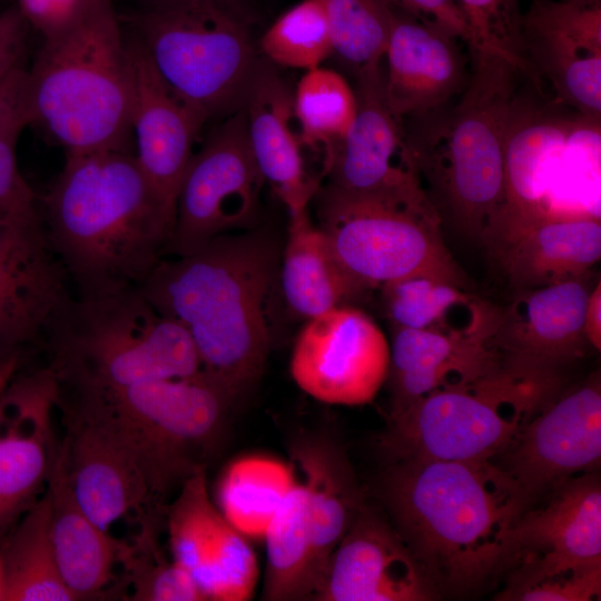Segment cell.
<instances>
[{"mask_svg": "<svg viewBox=\"0 0 601 601\" xmlns=\"http://www.w3.org/2000/svg\"><path fill=\"white\" fill-rule=\"evenodd\" d=\"M377 493L439 597L471 594L504 570L512 531L531 506L491 461L387 462Z\"/></svg>", "mask_w": 601, "mask_h": 601, "instance_id": "1", "label": "cell"}, {"mask_svg": "<svg viewBox=\"0 0 601 601\" xmlns=\"http://www.w3.org/2000/svg\"><path fill=\"white\" fill-rule=\"evenodd\" d=\"M280 252L264 229L221 235L190 255L161 258L140 287L185 327L200 368L237 401L259 381L273 346Z\"/></svg>", "mask_w": 601, "mask_h": 601, "instance_id": "2", "label": "cell"}, {"mask_svg": "<svg viewBox=\"0 0 601 601\" xmlns=\"http://www.w3.org/2000/svg\"><path fill=\"white\" fill-rule=\"evenodd\" d=\"M39 214L78 296L140 288L175 224V209L124 150L67 155Z\"/></svg>", "mask_w": 601, "mask_h": 601, "instance_id": "3", "label": "cell"}, {"mask_svg": "<svg viewBox=\"0 0 601 601\" xmlns=\"http://www.w3.org/2000/svg\"><path fill=\"white\" fill-rule=\"evenodd\" d=\"M472 53L473 72L456 102L408 119L405 131L441 219L484 243L505 208L504 142L523 71L497 52Z\"/></svg>", "mask_w": 601, "mask_h": 601, "instance_id": "4", "label": "cell"}, {"mask_svg": "<svg viewBox=\"0 0 601 601\" xmlns=\"http://www.w3.org/2000/svg\"><path fill=\"white\" fill-rule=\"evenodd\" d=\"M42 38L27 69L31 124L67 155L128 151L130 56L112 0H82L69 21Z\"/></svg>", "mask_w": 601, "mask_h": 601, "instance_id": "5", "label": "cell"}, {"mask_svg": "<svg viewBox=\"0 0 601 601\" xmlns=\"http://www.w3.org/2000/svg\"><path fill=\"white\" fill-rule=\"evenodd\" d=\"M40 345L59 385L119 387L200 371L188 332L159 314L140 288L73 294Z\"/></svg>", "mask_w": 601, "mask_h": 601, "instance_id": "6", "label": "cell"}, {"mask_svg": "<svg viewBox=\"0 0 601 601\" xmlns=\"http://www.w3.org/2000/svg\"><path fill=\"white\" fill-rule=\"evenodd\" d=\"M560 385L558 370L506 358L496 371L434 391L390 417L378 447L387 462H492L558 396Z\"/></svg>", "mask_w": 601, "mask_h": 601, "instance_id": "7", "label": "cell"}, {"mask_svg": "<svg viewBox=\"0 0 601 601\" xmlns=\"http://www.w3.org/2000/svg\"><path fill=\"white\" fill-rule=\"evenodd\" d=\"M98 410L136 457L160 506L218 445L237 400L203 370L119 387L58 385Z\"/></svg>", "mask_w": 601, "mask_h": 601, "instance_id": "8", "label": "cell"}, {"mask_svg": "<svg viewBox=\"0 0 601 601\" xmlns=\"http://www.w3.org/2000/svg\"><path fill=\"white\" fill-rule=\"evenodd\" d=\"M155 68L206 121L243 108L259 62L236 0H161L131 18Z\"/></svg>", "mask_w": 601, "mask_h": 601, "instance_id": "9", "label": "cell"}, {"mask_svg": "<svg viewBox=\"0 0 601 601\" xmlns=\"http://www.w3.org/2000/svg\"><path fill=\"white\" fill-rule=\"evenodd\" d=\"M318 227L347 274L367 292L413 276L469 288L446 248L441 217L422 187L353 193L321 185Z\"/></svg>", "mask_w": 601, "mask_h": 601, "instance_id": "10", "label": "cell"}, {"mask_svg": "<svg viewBox=\"0 0 601 601\" xmlns=\"http://www.w3.org/2000/svg\"><path fill=\"white\" fill-rule=\"evenodd\" d=\"M264 184L243 107L224 117L193 154L177 193L165 257L187 256L218 236L255 228Z\"/></svg>", "mask_w": 601, "mask_h": 601, "instance_id": "11", "label": "cell"}, {"mask_svg": "<svg viewBox=\"0 0 601 601\" xmlns=\"http://www.w3.org/2000/svg\"><path fill=\"white\" fill-rule=\"evenodd\" d=\"M521 39L524 75L548 83L554 105L599 124L601 0H531Z\"/></svg>", "mask_w": 601, "mask_h": 601, "instance_id": "12", "label": "cell"}, {"mask_svg": "<svg viewBox=\"0 0 601 601\" xmlns=\"http://www.w3.org/2000/svg\"><path fill=\"white\" fill-rule=\"evenodd\" d=\"M390 344L377 324L354 305L306 321L290 357V374L313 398L333 405L372 402L387 380Z\"/></svg>", "mask_w": 601, "mask_h": 601, "instance_id": "13", "label": "cell"}, {"mask_svg": "<svg viewBox=\"0 0 601 601\" xmlns=\"http://www.w3.org/2000/svg\"><path fill=\"white\" fill-rule=\"evenodd\" d=\"M492 462L531 504L568 480L595 472L601 462L599 375L558 395Z\"/></svg>", "mask_w": 601, "mask_h": 601, "instance_id": "14", "label": "cell"}, {"mask_svg": "<svg viewBox=\"0 0 601 601\" xmlns=\"http://www.w3.org/2000/svg\"><path fill=\"white\" fill-rule=\"evenodd\" d=\"M67 433L59 444L72 493L98 525L109 530L131 512L159 505L129 447L108 420L85 400L57 391Z\"/></svg>", "mask_w": 601, "mask_h": 601, "instance_id": "15", "label": "cell"}, {"mask_svg": "<svg viewBox=\"0 0 601 601\" xmlns=\"http://www.w3.org/2000/svg\"><path fill=\"white\" fill-rule=\"evenodd\" d=\"M73 295L43 230L38 204L0 208V347L40 344Z\"/></svg>", "mask_w": 601, "mask_h": 601, "instance_id": "16", "label": "cell"}, {"mask_svg": "<svg viewBox=\"0 0 601 601\" xmlns=\"http://www.w3.org/2000/svg\"><path fill=\"white\" fill-rule=\"evenodd\" d=\"M57 384L47 367L8 385L0 406V542L41 496L58 444Z\"/></svg>", "mask_w": 601, "mask_h": 601, "instance_id": "17", "label": "cell"}, {"mask_svg": "<svg viewBox=\"0 0 601 601\" xmlns=\"http://www.w3.org/2000/svg\"><path fill=\"white\" fill-rule=\"evenodd\" d=\"M440 597L390 522L365 503L329 556L317 601H425Z\"/></svg>", "mask_w": 601, "mask_h": 601, "instance_id": "18", "label": "cell"}, {"mask_svg": "<svg viewBox=\"0 0 601 601\" xmlns=\"http://www.w3.org/2000/svg\"><path fill=\"white\" fill-rule=\"evenodd\" d=\"M355 79L356 114L325 165L327 184L353 193L422 187L404 121L387 105L381 67Z\"/></svg>", "mask_w": 601, "mask_h": 601, "instance_id": "19", "label": "cell"}, {"mask_svg": "<svg viewBox=\"0 0 601 601\" xmlns=\"http://www.w3.org/2000/svg\"><path fill=\"white\" fill-rule=\"evenodd\" d=\"M128 48L135 157L154 187L175 209L195 138L207 121L171 90L135 37L128 39Z\"/></svg>", "mask_w": 601, "mask_h": 601, "instance_id": "20", "label": "cell"}, {"mask_svg": "<svg viewBox=\"0 0 601 601\" xmlns=\"http://www.w3.org/2000/svg\"><path fill=\"white\" fill-rule=\"evenodd\" d=\"M516 289L584 278L601 256V224L591 214L501 221L485 243Z\"/></svg>", "mask_w": 601, "mask_h": 601, "instance_id": "21", "label": "cell"}, {"mask_svg": "<svg viewBox=\"0 0 601 601\" xmlns=\"http://www.w3.org/2000/svg\"><path fill=\"white\" fill-rule=\"evenodd\" d=\"M589 294L584 278L516 289L499 311L491 345L511 361L558 370L590 345L584 334Z\"/></svg>", "mask_w": 601, "mask_h": 601, "instance_id": "22", "label": "cell"}, {"mask_svg": "<svg viewBox=\"0 0 601 601\" xmlns=\"http://www.w3.org/2000/svg\"><path fill=\"white\" fill-rule=\"evenodd\" d=\"M544 508L515 524L505 569L531 562L550 569L601 566V484L595 472L556 487Z\"/></svg>", "mask_w": 601, "mask_h": 601, "instance_id": "23", "label": "cell"}, {"mask_svg": "<svg viewBox=\"0 0 601 601\" xmlns=\"http://www.w3.org/2000/svg\"><path fill=\"white\" fill-rule=\"evenodd\" d=\"M457 38L394 10L384 58V91L400 119L435 111L464 89L467 79Z\"/></svg>", "mask_w": 601, "mask_h": 601, "instance_id": "24", "label": "cell"}, {"mask_svg": "<svg viewBox=\"0 0 601 601\" xmlns=\"http://www.w3.org/2000/svg\"><path fill=\"white\" fill-rule=\"evenodd\" d=\"M243 107L250 148L265 183L288 214L307 209L321 183L306 170L293 92L268 60H259Z\"/></svg>", "mask_w": 601, "mask_h": 601, "instance_id": "25", "label": "cell"}, {"mask_svg": "<svg viewBox=\"0 0 601 601\" xmlns=\"http://www.w3.org/2000/svg\"><path fill=\"white\" fill-rule=\"evenodd\" d=\"M505 359L487 337L394 327L386 380L390 417L434 391L474 382Z\"/></svg>", "mask_w": 601, "mask_h": 601, "instance_id": "26", "label": "cell"}, {"mask_svg": "<svg viewBox=\"0 0 601 601\" xmlns=\"http://www.w3.org/2000/svg\"><path fill=\"white\" fill-rule=\"evenodd\" d=\"M573 128L551 104L542 107L519 93L504 142L505 208L499 223L548 215L543 198Z\"/></svg>", "mask_w": 601, "mask_h": 601, "instance_id": "27", "label": "cell"}, {"mask_svg": "<svg viewBox=\"0 0 601 601\" xmlns=\"http://www.w3.org/2000/svg\"><path fill=\"white\" fill-rule=\"evenodd\" d=\"M290 455L303 473L317 592L331 554L364 501L345 450L334 436L302 434L292 441Z\"/></svg>", "mask_w": 601, "mask_h": 601, "instance_id": "28", "label": "cell"}, {"mask_svg": "<svg viewBox=\"0 0 601 601\" xmlns=\"http://www.w3.org/2000/svg\"><path fill=\"white\" fill-rule=\"evenodd\" d=\"M46 491L50 532L61 577L76 600L101 594L119 562L121 542L98 525L77 502L57 446Z\"/></svg>", "mask_w": 601, "mask_h": 601, "instance_id": "29", "label": "cell"}, {"mask_svg": "<svg viewBox=\"0 0 601 601\" xmlns=\"http://www.w3.org/2000/svg\"><path fill=\"white\" fill-rule=\"evenodd\" d=\"M279 290L287 309L305 321L354 305L367 292L343 268L307 209L289 214L287 240L280 252Z\"/></svg>", "mask_w": 601, "mask_h": 601, "instance_id": "30", "label": "cell"}, {"mask_svg": "<svg viewBox=\"0 0 601 601\" xmlns=\"http://www.w3.org/2000/svg\"><path fill=\"white\" fill-rule=\"evenodd\" d=\"M384 311L393 328L432 329L491 339L499 307L454 284L413 276L381 287Z\"/></svg>", "mask_w": 601, "mask_h": 601, "instance_id": "31", "label": "cell"}, {"mask_svg": "<svg viewBox=\"0 0 601 601\" xmlns=\"http://www.w3.org/2000/svg\"><path fill=\"white\" fill-rule=\"evenodd\" d=\"M2 601H72L56 559L45 489L0 542Z\"/></svg>", "mask_w": 601, "mask_h": 601, "instance_id": "32", "label": "cell"}, {"mask_svg": "<svg viewBox=\"0 0 601 601\" xmlns=\"http://www.w3.org/2000/svg\"><path fill=\"white\" fill-rule=\"evenodd\" d=\"M263 538L267 561L262 599L313 600L317 590V575L307 496L302 483L294 482Z\"/></svg>", "mask_w": 601, "mask_h": 601, "instance_id": "33", "label": "cell"}, {"mask_svg": "<svg viewBox=\"0 0 601 601\" xmlns=\"http://www.w3.org/2000/svg\"><path fill=\"white\" fill-rule=\"evenodd\" d=\"M294 482L290 469L277 460L243 457L221 474L217 508L243 535L263 536Z\"/></svg>", "mask_w": 601, "mask_h": 601, "instance_id": "34", "label": "cell"}, {"mask_svg": "<svg viewBox=\"0 0 601 601\" xmlns=\"http://www.w3.org/2000/svg\"><path fill=\"white\" fill-rule=\"evenodd\" d=\"M294 114L304 148L324 154L344 138L356 114V95L347 80L332 69L307 70L293 92Z\"/></svg>", "mask_w": 601, "mask_h": 601, "instance_id": "35", "label": "cell"}, {"mask_svg": "<svg viewBox=\"0 0 601 601\" xmlns=\"http://www.w3.org/2000/svg\"><path fill=\"white\" fill-rule=\"evenodd\" d=\"M329 28L333 55L356 78L380 68L394 19L385 0H318Z\"/></svg>", "mask_w": 601, "mask_h": 601, "instance_id": "36", "label": "cell"}, {"mask_svg": "<svg viewBox=\"0 0 601 601\" xmlns=\"http://www.w3.org/2000/svg\"><path fill=\"white\" fill-rule=\"evenodd\" d=\"M178 489L166 511L169 548L171 559L193 575L211 550L224 516L209 496L206 469Z\"/></svg>", "mask_w": 601, "mask_h": 601, "instance_id": "37", "label": "cell"}, {"mask_svg": "<svg viewBox=\"0 0 601 601\" xmlns=\"http://www.w3.org/2000/svg\"><path fill=\"white\" fill-rule=\"evenodd\" d=\"M259 48L266 60L311 70L333 55L326 16L318 0H302L264 32Z\"/></svg>", "mask_w": 601, "mask_h": 601, "instance_id": "38", "label": "cell"}, {"mask_svg": "<svg viewBox=\"0 0 601 601\" xmlns=\"http://www.w3.org/2000/svg\"><path fill=\"white\" fill-rule=\"evenodd\" d=\"M140 538L132 546L121 542L119 562L124 563L136 601H205L191 573L173 559L166 560L157 548L152 523L145 520Z\"/></svg>", "mask_w": 601, "mask_h": 601, "instance_id": "39", "label": "cell"}, {"mask_svg": "<svg viewBox=\"0 0 601 601\" xmlns=\"http://www.w3.org/2000/svg\"><path fill=\"white\" fill-rule=\"evenodd\" d=\"M29 125L28 73L22 65L0 83V208L21 209L38 204L17 161V144Z\"/></svg>", "mask_w": 601, "mask_h": 601, "instance_id": "40", "label": "cell"}, {"mask_svg": "<svg viewBox=\"0 0 601 601\" xmlns=\"http://www.w3.org/2000/svg\"><path fill=\"white\" fill-rule=\"evenodd\" d=\"M257 560L246 536L223 519L213 548L194 572L205 600L246 601L257 581Z\"/></svg>", "mask_w": 601, "mask_h": 601, "instance_id": "41", "label": "cell"}, {"mask_svg": "<svg viewBox=\"0 0 601 601\" xmlns=\"http://www.w3.org/2000/svg\"><path fill=\"white\" fill-rule=\"evenodd\" d=\"M495 600L591 601L601 597V566L543 569L526 562L513 564Z\"/></svg>", "mask_w": 601, "mask_h": 601, "instance_id": "42", "label": "cell"}, {"mask_svg": "<svg viewBox=\"0 0 601 601\" xmlns=\"http://www.w3.org/2000/svg\"><path fill=\"white\" fill-rule=\"evenodd\" d=\"M521 0H453L466 23L474 51L497 52L524 73L521 39Z\"/></svg>", "mask_w": 601, "mask_h": 601, "instance_id": "43", "label": "cell"}, {"mask_svg": "<svg viewBox=\"0 0 601 601\" xmlns=\"http://www.w3.org/2000/svg\"><path fill=\"white\" fill-rule=\"evenodd\" d=\"M393 10L436 27L467 46L470 35L463 16L453 0H385Z\"/></svg>", "mask_w": 601, "mask_h": 601, "instance_id": "44", "label": "cell"}, {"mask_svg": "<svg viewBox=\"0 0 601 601\" xmlns=\"http://www.w3.org/2000/svg\"><path fill=\"white\" fill-rule=\"evenodd\" d=\"M27 24L17 6L0 13V83L22 66Z\"/></svg>", "mask_w": 601, "mask_h": 601, "instance_id": "45", "label": "cell"}, {"mask_svg": "<svg viewBox=\"0 0 601 601\" xmlns=\"http://www.w3.org/2000/svg\"><path fill=\"white\" fill-rule=\"evenodd\" d=\"M16 4L28 23L42 36L69 21L82 0H17Z\"/></svg>", "mask_w": 601, "mask_h": 601, "instance_id": "46", "label": "cell"}, {"mask_svg": "<svg viewBox=\"0 0 601 601\" xmlns=\"http://www.w3.org/2000/svg\"><path fill=\"white\" fill-rule=\"evenodd\" d=\"M584 334L591 346L601 348V284L589 294L584 313Z\"/></svg>", "mask_w": 601, "mask_h": 601, "instance_id": "47", "label": "cell"}, {"mask_svg": "<svg viewBox=\"0 0 601 601\" xmlns=\"http://www.w3.org/2000/svg\"><path fill=\"white\" fill-rule=\"evenodd\" d=\"M0 600L2 601V569H1V561H0Z\"/></svg>", "mask_w": 601, "mask_h": 601, "instance_id": "48", "label": "cell"}, {"mask_svg": "<svg viewBox=\"0 0 601 601\" xmlns=\"http://www.w3.org/2000/svg\"><path fill=\"white\" fill-rule=\"evenodd\" d=\"M3 359H4V355H3V353L0 351V364L3 362Z\"/></svg>", "mask_w": 601, "mask_h": 601, "instance_id": "49", "label": "cell"}, {"mask_svg": "<svg viewBox=\"0 0 601 601\" xmlns=\"http://www.w3.org/2000/svg\"><path fill=\"white\" fill-rule=\"evenodd\" d=\"M146 3H149V2H156V1H161V0H145Z\"/></svg>", "mask_w": 601, "mask_h": 601, "instance_id": "50", "label": "cell"}]
</instances>
